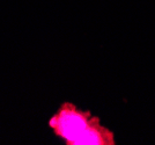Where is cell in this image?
Returning a JSON list of instances; mask_svg holds the SVG:
<instances>
[{
	"label": "cell",
	"instance_id": "cell-1",
	"mask_svg": "<svg viewBox=\"0 0 155 145\" xmlns=\"http://www.w3.org/2000/svg\"><path fill=\"white\" fill-rule=\"evenodd\" d=\"M54 133L68 145H114V133L88 112L78 109L72 103H64L49 121Z\"/></svg>",
	"mask_w": 155,
	"mask_h": 145
}]
</instances>
